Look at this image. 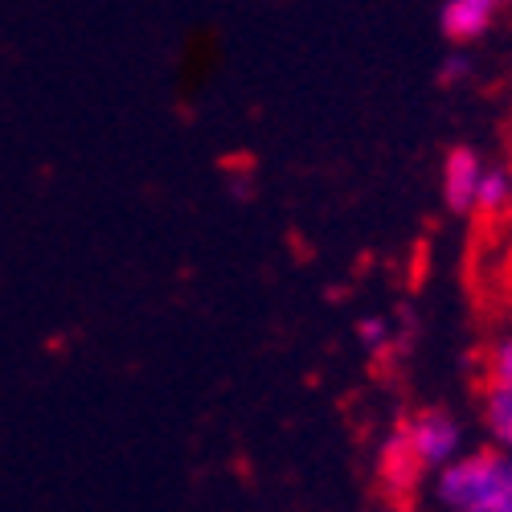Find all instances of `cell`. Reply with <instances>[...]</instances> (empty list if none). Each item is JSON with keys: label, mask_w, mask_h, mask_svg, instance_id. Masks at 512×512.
I'll use <instances>...</instances> for the list:
<instances>
[{"label": "cell", "mask_w": 512, "mask_h": 512, "mask_svg": "<svg viewBox=\"0 0 512 512\" xmlns=\"http://www.w3.org/2000/svg\"><path fill=\"white\" fill-rule=\"evenodd\" d=\"M435 500L447 512H512V451L476 447L435 476Z\"/></svg>", "instance_id": "1"}, {"label": "cell", "mask_w": 512, "mask_h": 512, "mask_svg": "<svg viewBox=\"0 0 512 512\" xmlns=\"http://www.w3.org/2000/svg\"><path fill=\"white\" fill-rule=\"evenodd\" d=\"M394 439L402 443V451L410 455V463L422 476H439L459 455H467L463 422L443 406H422V410L406 414L394 426Z\"/></svg>", "instance_id": "2"}, {"label": "cell", "mask_w": 512, "mask_h": 512, "mask_svg": "<svg viewBox=\"0 0 512 512\" xmlns=\"http://www.w3.org/2000/svg\"><path fill=\"white\" fill-rule=\"evenodd\" d=\"M488 164L492 160H484L472 144L447 148L443 168H439V193L455 218H476V201H480V185H484Z\"/></svg>", "instance_id": "3"}, {"label": "cell", "mask_w": 512, "mask_h": 512, "mask_svg": "<svg viewBox=\"0 0 512 512\" xmlns=\"http://www.w3.org/2000/svg\"><path fill=\"white\" fill-rule=\"evenodd\" d=\"M500 17H504L500 0H447L435 13L439 33L455 50H467V46H476V41H484L500 25Z\"/></svg>", "instance_id": "4"}, {"label": "cell", "mask_w": 512, "mask_h": 512, "mask_svg": "<svg viewBox=\"0 0 512 512\" xmlns=\"http://www.w3.org/2000/svg\"><path fill=\"white\" fill-rule=\"evenodd\" d=\"M480 426L496 451H512V386L484 381L480 386Z\"/></svg>", "instance_id": "5"}, {"label": "cell", "mask_w": 512, "mask_h": 512, "mask_svg": "<svg viewBox=\"0 0 512 512\" xmlns=\"http://www.w3.org/2000/svg\"><path fill=\"white\" fill-rule=\"evenodd\" d=\"M512 209V177L504 164H488L484 185H480V201H476V218L484 222H508Z\"/></svg>", "instance_id": "6"}, {"label": "cell", "mask_w": 512, "mask_h": 512, "mask_svg": "<svg viewBox=\"0 0 512 512\" xmlns=\"http://www.w3.org/2000/svg\"><path fill=\"white\" fill-rule=\"evenodd\" d=\"M398 328H394V320L390 316H361L357 320V345L373 357V361H381V357H390L394 349H398Z\"/></svg>", "instance_id": "7"}, {"label": "cell", "mask_w": 512, "mask_h": 512, "mask_svg": "<svg viewBox=\"0 0 512 512\" xmlns=\"http://www.w3.org/2000/svg\"><path fill=\"white\" fill-rule=\"evenodd\" d=\"M484 381H500V386H512V328L492 336L484 349Z\"/></svg>", "instance_id": "8"}, {"label": "cell", "mask_w": 512, "mask_h": 512, "mask_svg": "<svg viewBox=\"0 0 512 512\" xmlns=\"http://www.w3.org/2000/svg\"><path fill=\"white\" fill-rule=\"evenodd\" d=\"M472 78V58H467L463 50H455V54H447L443 62H439V87H459V82H467Z\"/></svg>", "instance_id": "9"}, {"label": "cell", "mask_w": 512, "mask_h": 512, "mask_svg": "<svg viewBox=\"0 0 512 512\" xmlns=\"http://www.w3.org/2000/svg\"><path fill=\"white\" fill-rule=\"evenodd\" d=\"M504 168H508V177H512V119H508V136H504ZM504 226L512 230V209H508V222Z\"/></svg>", "instance_id": "10"}, {"label": "cell", "mask_w": 512, "mask_h": 512, "mask_svg": "<svg viewBox=\"0 0 512 512\" xmlns=\"http://www.w3.org/2000/svg\"><path fill=\"white\" fill-rule=\"evenodd\" d=\"M377 512H410V504H390V500H386V504H381Z\"/></svg>", "instance_id": "11"}]
</instances>
